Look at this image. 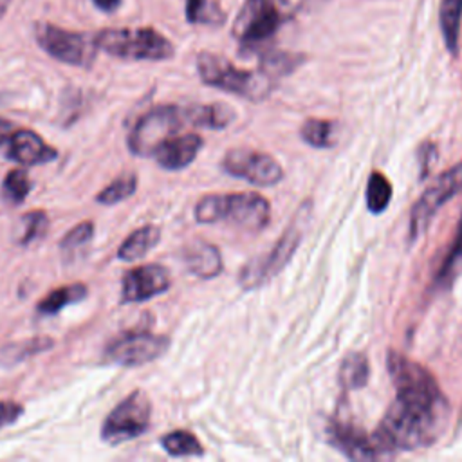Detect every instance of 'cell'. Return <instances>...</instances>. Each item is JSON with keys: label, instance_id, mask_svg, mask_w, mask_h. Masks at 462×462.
<instances>
[{"label": "cell", "instance_id": "cell-29", "mask_svg": "<svg viewBox=\"0 0 462 462\" xmlns=\"http://www.w3.org/2000/svg\"><path fill=\"white\" fill-rule=\"evenodd\" d=\"M31 188H32V182L27 171L23 168H13L5 173L2 180V199L7 204L18 206L27 199V195L31 193Z\"/></svg>", "mask_w": 462, "mask_h": 462}, {"label": "cell", "instance_id": "cell-31", "mask_svg": "<svg viewBox=\"0 0 462 462\" xmlns=\"http://www.w3.org/2000/svg\"><path fill=\"white\" fill-rule=\"evenodd\" d=\"M49 229V217L43 209H32L22 215V231L16 236L18 245H29L36 238L43 236Z\"/></svg>", "mask_w": 462, "mask_h": 462}, {"label": "cell", "instance_id": "cell-30", "mask_svg": "<svg viewBox=\"0 0 462 462\" xmlns=\"http://www.w3.org/2000/svg\"><path fill=\"white\" fill-rule=\"evenodd\" d=\"M186 20L189 23L218 25L224 22V13L213 0H186Z\"/></svg>", "mask_w": 462, "mask_h": 462}, {"label": "cell", "instance_id": "cell-4", "mask_svg": "<svg viewBox=\"0 0 462 462\" xmlns=\"http://www.w3.org/2000/svg\"><path fill=\"white\" fill-rule=\"evenodd\" d=\"M197 72L202 83L245 97L249 101H260L267 97L273 88V78L263 70L253 72L238 69L227 58L213 52H200L197 56Z\"/></svg>", "mask_w": 462, "mask_h": 462}, {"label": "cell", "instance_id": "cell-13", "mask_svg": "<svg viewBox=\"0 0 462 462\" xmlns=\"http://www.w3.org/2000/svg\"><path fill=\"white\" fill-rule=\"evenodd\" d=\"M171 285L170 271L161 263H143L128 269L121 278V305L143 303L164 294Z\"/></svg>", "mask_w": 462, "mask_h": 462}, {"label": "cell", "instance_id": "cell-38", "mask_svg": "<svg viewBox=\"0 0 462 462\" xmlns=\"http://www.w3.org/2000/svg\"><path fill=\"white\" fill-rule=\"evenodd\" d=\"M323 2H327V0H303V4H305L307 7H318V5H321Z\"/></svg>", "mask_w": 462, "mask_h": 462}, {"label": "cell", "instance_id": "cell-33", "mask_svg": "<svg viewBox=\"0 0 462 462\" xmlns=\"http://www.w3.org/2000/svg\"><path fill=\"white\" fill-rule=\"evenodd\" d=\"M25 408L16 402V401H9V399H0V430L14 424L22 415H23Z\"/></svg>", "mask_w": 462, "mask_h": 462}, {"label": "cell", "instance_id": "cell-10", "mask_svg": "<svg viewBox=\"0 0 462 462\" xmlns=\"http://www.w3.org/2000/svg\"><path fill=\"white\" fill-rule=\"evenodd\" d=\"M462 191V162L442 171L417 199L410 211L408 242H415L431 224L437 211Z\"/></svg>", "mask_w": 462, "mask_h": 462}, {"label": "cell", "instance_id": "cell-28", "mask_svg": "<svg viewBox=\"0 0 462 462\" xmlns=\"http://www.w3.org/2000/svg\"><path fill=\"white\" fill-rule=\"evenodd\" d=\"M392 193H393V189H392L390 180L381 171H374L366 182V193H365L366 208L374 215L383 213L392 200Z\"/></svg>", "mask_w": 462, "mask_h": 462}, {"label": "cell", "instance_id": "cell-9", "mask_svg": "<svg viewBox=\"0 0 462 462\" xmlns=\"http://www.w3.org/2000/svg\"><path fill=\"white\" fill-rule=\"evenodd\" d=\"M170 337L150 330H126L110 339L105 346L103 359L106 363L135 368L159 359L170 348Z\"/></svg>", "mask_w": 462, "mask_h": 462}, {"label": "cell", "instance_id": "cell-15", "mask_svg": "<svg viewBox=\"0 0 462 462\" xmlns=\"http://www.w3.org/2000/svg\"><path fill=\"white\" fill-rule=\"evenodd\" d=\"M328 442L350 460H375L381 458L372 437L361 428L346 422H332L327 430Z\"/></svg>", "mask_w": 462, "mask_h": 462}, {"label": "cell", "instance_id": "cell-7", "mask_svg": "<svg viewBox=\"0 0 462 462\" xmlns=\"http://www.w3.org/2000/svg\"><path fill=\"white\" fill-rule=\"evenodd\" d=\"M32 34L45 54L65 65L90 69L96 61L97 47L94 34L63 29L51 22H36Z\"/></svg>", "mask_w": 462, "mask_h": 462}, {"label": "cell", "instance_id": "cell-6", "mask_svg": "<svg viewBox=\"0 0 462 462\" xmlns=\"http://www.w3.org/2000/svg\"><path fill=\"white\" fill-rule=\"evenodd\" d=\"M191 125V105H157L144 112L130 128L126 146L134 155L148 157L170 137L177 135L182 126Z\"/></svg>", "mask_w": 462, "mask_h": 462}, {"label": "cell", "instance_id": "cell-1", "mask_svg": "<svg viewBox=\"0 0 462 462\" xmlns=\"http://www.w3.org/2000/svg\"><path fill=\"white\" fill-rule=\"evenodd\" d=\"M388 374L395 386V401L439 424H448L449 404L435 377L401 352H388Z\"/></svg>", "mask_w": 462, "mask_h": 462}, {"label": "cell", "instance_id": "cell-3", "mask_svg": "<svg viewBox=\"0 0 462 462\" xmlns=\"http://www.w3.org/2000/svg\"><path fill=\"white\" fill-rule=\"evenodd\" d=\"M94 42L97 51L128 61H164L175 54L173 43L152 27H106Z\"/></svg>", "mask_w": 462, "mask_h": 462}, {"label": "cell", "instance_id": "cell-11", "mask_svg": "<svg viewBox=\"0 0 462 462\" xmlns=\"http://www.w3.org/2000/svg\"><path fill=\"white\" fill-rule=\"evenodd\" d=\"M285 20L282 0H245L233 23V36L244 47H254L276 34Z\"/></svg>", "mask_w": 462, "mask_h": 462}, {"label": "cell", "instance_id": "cell-2", "mask_svg": "<svg viewBox=\"0 0 462 462\" xmlns=\"http://www.w3.org/2000/svg\"><path fill=\"white\" fill-rule=\"evenodd\" d=\"M269 200L256 191L209 193L195 206V220L199 224L227 222L245 231H260L269 224Z\"/></svg>", "mask_w": 462, "mask_h": 462}, {"label": "cell", "instance_id": "cell-35", "mask_svg": "<svg viewBox=\"0 0 462 462\" xmlns=\"http://www.w3.org/2000/svg\"><path fill=\"white\" fill-rule=\"evenodd\" d=\"M13 132H14V123L5 117H0V146H4L9 141Z\"/></svg>", "mask_w": 462, "mask_h": 462}, {"label": "cell", "instance_id": "cell-22", "mask_svg": "<svg viewBox=\"0 0 462 462\" xmlns=\"http://www.w3.org/2000/svg\"><path fill=\"white\" fill-rule=\"evenodd\" d=\"M370 363L365 354L350 352L343 357L339 366V383L346 390H359L368 383Z\"/></svg>", "mask_w": 462, "mask_h": 462}, {"label": "cell", "instance_id": "cell-21", "mask_svg": "<svg viewBox=\"0 0 462 462\" xmlns=\"http://www.w3.org/2000/svg\"><path fill=\"white\" fill-rule=\"evenodd\" d=\"M460 276H462V217L457 227L455 240L444 258V263L440 265L435 276V285L437 289H449Z\"/></svg>", "mask_w": 462, "mask_h": 462}, {"label": "cell", "instance_id": "cell-26", "mask_svg": "<svg viewBox=\"0 0 462 462\" xmlns=\"http://www.w3.org/2000/svg\"><path fill=\"white\" fill-rule=\"evenodd\" d=\"M162 449L171 457H200L204 453V448L200 440L186 430H175L161 437Z\"/></svg>", "mask_w": 462, "mask_h": 462}, {"label": "cell", "instance_id": "cell-23", "mask_svg": "<svg viewBox=\"0 0 462 462\" xmlns=\"http://www.w3.org/2000/svg\"><path fill=\"white\" fill-rule=\"evenodd\" d=\"M439 18H440V31H442L444 43L451 54H457L460 20H462V0H442Z\"/></svg>", "mask_w": 462, "mask_h": 462}, {"label": "cell", "instance_id": "cell-34", "mask_svg": "<svg viewBox=\"0 0 462 462\" xmlns=\"http://www.w3.org/2000/svg\"><path fill=\"white\" fill-rule=\"evenodd\" d=\"M435 157H437V148L433 146V143H424V144L420 146V152H419L420 179H424V177L430 173V170H431V166H433V162H435Z\"/></svg>", "mask_w": 462, "mask_h": 462}, {"label": "cell", "instance_id": "cell-24", "mask_svg": "<svg viewBox=\"0 0 462 462\" xmlns=\"http://www.w3.org/2000/svg\"><path fill=\"white\" fill-rule=\"evenodd\" d=\"M235 112L227 105L213 103V105H191V121L193 126H204L220 130L233 123Z\"/></svg>", "mask_w": 462, "mask_h": 462}, {"label": "cell", "instance_id": "cell-37", "mask_svg": "<svg viewBox=\"0 0 462 462\" xmlns=\"http://www.w3.org/2000/svg\"><path fill=\"white\" fill-rule=\"evenodd\" d=\"M9 5H11V0H0V20L5 16V13L9 11Z\"/></svg>", "mask_w": 462, "mask_h": 462}, {"label": "cell", "instance_id": "cell-17", "mask_svg": "<svg viewBox=\"0 0 462 462\" xmlns=\"http://www.w3.org/2000/svg\"><path fill=\"white\" fill-rule=\"evenodd\" d=\"M182 262L191 274L204 280L218 276L224 267L220 251L213 244H206V242H197L188 245L182 253Z\"/></svg>", "mask_w": 462, "mask_h": 462}, {"label": "cell", "instance_id": "cell-27", "mask_svg": "<svg viewBox=\"0 0 462 462\" xmlns=\"http://www.w3.org/2000/svg\"><path fill=\"white\" fill-rule=\"evenodd\" d=\"M137 175L128 171L119 175L117 179H114L112 182H108L97 195H96V202L103 204V206H112L117 202H123L126 199H130L135 191H137Z\"/></svg>", "mask_w": 462, "mask_h": 462}, {"label": "cell", "instance_id": "cell-12", "mask_svg": "<svg viewBox=\"0 0 462 462\" xmlns=\"http://www.w3.org/2000/svg\"><path fill=\"white\" fill-rule=\"evenodd\" d=\"M220 168L227 175L253 186H274L283 179V168L273 155L251 148L227 150L220 161Z\"/></svg>", "mask_w": 462, "mask_h": 462}, {"label": "cell", "instance_id": "cell-5", "mask_svg": "<svg viewBox=\"0 0 462 462\" xmlns=\"http://www.w3.org/2000/svg\"><path fill=\"white\" fill-rule=\"evenodd\" d=\"M310 222V204L305 202L294 213V218L285 227L283 235L274 242L273 249L265 253L262 258H254L244 265L240 271V285L244 289H256L274 278L292 258L298 245L305 236V229Z\"/></svg>", "mask_w": 462, "mask_h": 462}, {"label": "cell", "instance_id": "cell-36", "mask_svg": "<svg viewBox=\"0 0 462 462\" xmlns=\"http://www.w3.org/2000/svg\"><path fill=\"white\" fill-rule=\"evenodd\" d=\"M90 2L103 13H116L123 4V0H90Z\"/></svg>", "mask_w": 462, "mask_h": 462}, {"label": "cell", "instance_id": "cell-8", "mask_svg": "<svg viewBox=\"0 0 462 462\" xmlns=\"http://www.w3.org/2000/svg\"><path fill=\"white\" fill-rule=\"evenodd\" d=\"M152 401L143 390H134L119 401L105 417L101 426V440L108 446L139 439L150 430Z\"/></svg>", "mask_w": 462, "mask_h": 462}, {"label": "cell", "instance_id": "cell-18", "mask_svg": "<svg viewBox=\"0 0 462 462\" xmlns=\"http://www.w3.org/2000/svg\"><path fill=\"white\" fill-rule=\"evenodd\" d=\"M87 296H88V287L85 283H81V282L60 285V287H54L52 291H49L36 303V312L40 316L49 318V316H54V314L61 312L69 305L83 301Z\"/></svg>", "mask_w": 462, "mask_h": 462}, {"label": "cell", "instance_id": "cell-14", "mask_svg": "<svg viewBox=\"0 0 462 462\" xmlns=\"http://www.w3.org/2000/svg\"><path fill=\"white\" fill-rule=\"evenodd\" d=\"M5 157L23 166H38L52 162L58 157V150L45 143V139L34 130L20 128L9 137Z\"/></svg>", "mask_w": 462, "mask_h": 462}, {"label": "cell", "instance_id": "cell-25", "mask_svg": "<svg viewBox=\"0 0 462 462\" xmlns=\"http://www.w3.org/2000/svg\"><path fill=\"white\" fill-rule=\"evenodd\" d=\"M300 135L312 148H332L337 139V123L310 117L301 125Z\"/></svg>", "mask_w": 462, "mask_h": 462}, {"label": "cell", "instance_id": "cell-32", "mask_svg": "<svg viewBox=\"0 0 462 462\" xmlns=\"http://www.w3.org/2000/svg\"><path fill=\"white\" fill-rule=\"evenodd\" d=\"M94 236V222L92 220H83L70 227L60 240V249L72 253L83 245H87Z\"/></svg>", "mask_w": 462, "mask_h": 462}, {"label": "cell", "instance_id": "cell-16", "mask_svg": "<svg viewBox=\"0 0 462 462\" xmlns=\"http://www.w3.org/2000/svg\"><path fill=\"white\" fill-rule=\"evenodd\" d=\"M202 137L195 132L177 134L166 139L155 152V162L168 171H179L188 168L202 148Z\"/></svg>", "mask_w": 462, "mask_h": 462}, {"label": "cell", "instance_id": "cell-20", "mask_svg": "<svg viewBox=\"0 0 462 462\" xmlns=\"http://www.w3.org/2000/svg\"><path fill=\"white\" fill-rule=\"evenodd\" d=\"M51 348H54V337L51 336H32L22 341H14L0 352V365L4 366L20 365Z\"/></svg>", "mask_w": 462, "mask_h": 462}, {"label": "cell", "instance_id": "cell-19", "mask_svg": "<svg viewBox=\"0 0 462 462\" xmlns=\"http://www.w3.org/2000/svg\"><path fill=\"white\" fill-rule=\"evenodd\" d=\"M161 240V229L153 224H146L130 233L117 249V258L121 262H135L146 256Z\"/></svg>", "mask_w": 462, "mask_h": 462}]
</instances>
